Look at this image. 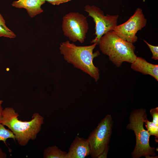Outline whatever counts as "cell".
Here are the masks:
<instances>
[{"label":"cell","instance_id":"obj_14","mask_svg":"<svg viewBox=\"0 0 158 158\" xmlns=\"http://www.w3.org/2000/svg\"><path fill=\"white\" fill-rule=\"evenodd\" d=\"M4 126L0 123V141H3L5 143L8 138H12L14 141H16L15 135L12 131L6 129Z\"/></svg>","mask_w":158,"mask_h":158},{"label":"cell","instance_id":"obj_16","mask_svg":"<svg viewBox=\"0 0 158 158\" xmlns=\"http://www.w3.org/2000/svg\"><path fill=\"white\" fill-rule=\"evenodd\" d=\"M144 41L149 47L152 54V58L155 60H158V46L152 45L144 40Z\"/></svg>","mask_w":158,"mask_h":158},{"label":"cell","instance_id":"obj_15","mask_svg":"<svg viewBox=\"0 0 158 158\" xmlns=\"http://www.w3.org/2000/svg\"><path fill=\"white\" fill-rule=\"evenodd\" d=\"M4 37L10 38H14L16 35L14 32L11 30L6 29L0 25V37Z\"/></svg>","mask_w":158,"mask_h":158},{"label":"cell","instance_id":"obj_13","mask_svg":"<svg viewBox=\"0 0 158 158\" xmlns=\"http://www.w3.org/2000/svg\"><path fill=\"white\" fill-rule=\"evenodd\" d=\"M144 123L150 136H155V140L156 142H158V126L156 125L152 121H148L147 117L145 119Z\"/></svg>","mask_w":158,"mask_h":158},{"label":"cell","instance_id":"obj_7","mask_svg":"<svg viewBox=\"0 0 158 158\" xmlns=\"http://www.w3.org/2000/svg\"><path fill=\"white\" fill-rule=\"evenodd\" d=\"M84 11L88 13V16L91 17L95 23V38L90 43H97L100 38L108 31L113 30L117 25L119 16L118 15L105 16L103 11L96 6L86 5Z\"/></svg>","mask_w":158,"mask_h":158},{"label":"cell","instance_id":"obj_1","mask_svg":"<svg viewBox=\"0 0 158 158\" xmlns=\"http://www.w3.org/2000/svg\"><path fill=\"white\" fill-rule=\"evenodd\" d=\"M2 115L0 123L12 131L16 140L21 146H25L30 140L36 139L44 123V117L36 112L33 114L30 121L19 120V114L12 107L5 108Z\"/></svg>","mask_w":158,"mask_h":158},{"label":"cell","instance_id":"obj_3","mask_svg":"<svg viewBox=\"0 0 158 158\" xmlns=\"http://www.w3.org/2000/svg\"><path fill=\"white\" fill-rule=\"evenodd\" d=\"M97 44L102 53L108 56L109 60L118 67L123 62L132 63L137 57L133 43L121 38L113 30L104 34Z\"/></svg>","mask_w":158,"mask_h":158},{"label":"cell","instance_id":"obj_17","mask_svg":"<svg viewBox=\"0 0 158 158\" xmlns=\"http://www.w3.org/2000/svg\"><path fill=\"white\" fill-rule=\"evenodd\" d=\"M150 111L153 117L152 122L156 125L158 126V107L152 108Z\"/></svg>","mask_w":158,"mask_h":158},{"label":"cell","instance_id":"obj_12","mask_svg":"<svg viewBox=\"0 0 158 158\" xmlns=\"http://www.w3.org/2000/svg\"><path fill=\"white\" fill-rule=\"evenodd\" d=\"M67 152L62 151L56 145L48 146L44 150V158H66Z\"/></svg>","mask_w":158,"mask_h":158},{"label":"cell","instance_id":"obj_23","mask_svg":"<svg viewBox=\"0 0 158 158\" xmlns=\"http://www.w3.org/2000/svg\"><path fill=\"white\" fill-rule=\"evenodd\" d=\"M3 101L2 100H0V104H1Z\"/></svg>","mask_w":158,"mask_h":158},{"label":"cell","instance_id":"obj_2","mask_svg":"<svg viewBox=\"0 0 158 158\" xmlns=\"http://www.w3.org/2000/svg\"><path fill=\"white\" fill-rule=\"evenodd\" d=\"M97 44L86 46H77L69 41L61 42L59 49L61 54L68 63L89 75L97 82L99 78V70L93 64L94 59L98 56L99 52L93 51Z\"/></svg>","mask_w":158,"mask_h":158},{"label":"cell","instance_id":"obj_11","mask_svg":"<svg viewBox=\"0 0 158 158\" xmlns=\"http://www.w3.org/2000/svg\"><path fill=\"white\" fill-rule=\"evenodd\" d=\"M45 2L43 0H18L13 1L11 5L17 8L26 9L30 17L33 18L43 11L41 6Z\"/></svg>","mask_w":158,"mask_h":158},{"label":"cell","instance_id":"obj_8","mask_svg":"<svg viewBox=\"0 0 158 158\" xmlns=\"http://www.w3.org/2000/svg\"><path fill=\"white\" fill-rule=\"evenodd\" d=\"M147 21L142 10L138 8L127 21L117 25L113 31L121 38L133 43L138 39L137 32L146 26Z\"/></svg>","mask_w":158,"mask_h":158},{"label":"cell","instance_id":"obj_4","mask_svg":"<svg viewBox=\"0 0 158 158\" xmlns=\"http://www.w3.org/2000/svg\"><path fill=\"white\" fill-rule=\"evenodd\" d=\"M147 117L146 110L145 108L135 109L131 112L129 123L127 125V129L134 131L136 137V144L131 153L133 158H139L142 156L149 158L150 155H155V149L149 144L150 136L143 126L145 119Z\"/></svg>","mask_w":158,"mask_h":158},{"label":"cell","instance_id":"obj_9","mask_svg":"<svg viewBox=\"0 0 158 158\" xmlns=\"http://www.w3.org/2000/svg\"><path fill=\"white\" fill-rule=\"evenodd\" d=\"M90 153L87 139L77 135L71 145L66 158H84L90 155Z\"/></svg>","mask_w":158,"mask_h":158},{"label":"cell","instance_id":"obj_21","mask_svg":"<svg viewBox=\"0 0 158 158\" xmlns=\"http://www.w3.org/2000/svg\"><path fill=\"white\" fill-rule=\"evenodd\" d=\"M7 157L6 154L3 152L2 149L0 147V158H6Z\"/></svg>","mask_w":158,"mask_h":158},{"label":"cell","instance_id":"obj_18","mask_svg":"<svg viewBox=\"0 0 158 158\" xmlns=\"http://www.w3.org/2000/svg\"><path fill=\"white\" fill-rule=\"evenodd\" d=\"M53 5H58L60 4L67 2L71 0H43Z\"/></svg>","mask_w":158,"mask_h":158},{"label":"cell","instance_id":"obj_20","mask_svg":"<svg viewBox=\"0 0 158 158\" xmlns=\"http://www.w3.org/2000/svg\"><path fill=\"white\" fill-rule=\"evenodd\" d=\"M0 25L3 26L6 29L9 30V29L6 25L5 21L3 17L0 13Z\"/></svg>","mask_w":158,"mask_h":158},{"label":"cell","instance_id":"obj_10","mask_svg":"<svg viewBox=\"0 0 158 158\" xmlns=\"http://www.w3.org/2000/svg\"><path fill=\"white\" fill-rule=\"evenodd\" d=\"M131 68L133 70L144 75H149L158 81V65L148 62L144 59L137 57L131 63Z\"/></svg>","mask_w":158,"mask_h":158},{"label":"cell","instance_id":"obj_22","mask_svg":"<svg viewBox=\"0 0 158 158\" xmlns=\"http://www.w3.org/2000/svg\"><path fill=\"white\" fill-rule=\"evenodd\" d=\"M3 108L1 106V104H0V122L2 118V111H3Z\"/></svg>","mask_w":158,"mask_h":158},{"label":"cell","instance_id":"obj_5","mask_svg":"<svg viewBox=\"0 0 158 158\" xmlns=\"http://www.w3.org/2000/svg\"><path fill=\"white\" fill-rule=\"evenodd\" d=\"M113 124L111 115L107 114L89 135L87 140L92 157L97 158L109 145Z\"/></svg>","mask_w":158,"mask_h":158},{"label":"cell","instance_id":"obj_19","mask_svg":"<svg viewBox=\"0 0 158 158\" xmlns=\"http://www.w3.org/2000/svg\"><path fill=\"white\" fill-rule=\"evenodd\" d=\"M109 149V146L108 145L106 147L103 152L97 158H107Z\"/></svg>","mask_w":158,"mask_h":158},{"label":"cell","instance_id":"obj_6","mask_svg":"<svg viewBox=\"0 0 158 158\" xmlns=\"http://www.w3.org/2000/svg\"><path fill=\"white\" fill-rule=\"evenodd\" d=\"M62 30L63 35L74 42H84L89 29L87 17L77 12H71L63 17Z\"/></svg>","mask_w":158,"mask_h":158}]
</instances>
